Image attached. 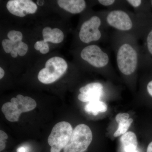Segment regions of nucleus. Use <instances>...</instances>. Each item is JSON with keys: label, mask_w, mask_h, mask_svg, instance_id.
Wrapping results in <instances>:
<instances>
[{"label": "nucleus", "mask_w": 152, "mask_h": 152, "mask_svg": "<svg viewBox=\"0 0 152 152\" xmlns=\"http://www.w3.org/2000/svg\"><path fill=\"white\" fill-rule=\"evenodd\" d=\"M11 56L14 58H17V56H18V52H17V50H16L15 48H14V49H13L12 51L10 53Z\"/></svg>", "instance_id": "nucleus-29"}, {"label": "nucleus", "mask_w": 152, "mask_h": 152, "mask_svg": "<svg viewBox=\"0 0 152 152\" xmlns=\"http://www.w3.org/2000/svg\"><path fill=\"white\" fill-rule=\"evenodd\" d=\"M7 8L11 14L20 17L35 13L38 9L35 3L30 0H10L7 3Z\"/></svg>", "instance_id": "nucleus-9"}, {"label": "nucleus", "mask_w": 152, "mask_h": 152, "mask_svg": "<svg viewBox=\"0 0 152 152\" xmlns=\"http://www.w3.org/2000/svg\"><path fill=\"white\" fill-rule=\"evenodd\" d=\"M130 115L127 113H124L118 114L115 117V120L117 123H118L120 121H123V120H128L129 119Z\"/></svg>", "instance_id": "nucleus-21"}, {"label": "nucleus", "mask_w": 152, "mask_h": 152, "mask_svg": "<svg viewBox=\"0 0 152 152\" xmlns=\"http://www.w3.org/2000/svg\"><path fill=\"white\" fill-rule=\"evenodd\" d=\"M133 121L134 120L133 119L129 118L128 120L120 121L118 123V126L117 131L114 133V137H119L126 133L132 123H133Z\"/></svg>", "instance_id": "nucleus-15"}, {"label": "nucleus", "mask_w": 152, "mask_h": 152, "mask_svg": "<svg viewBox=\"0 0 152 152\" xmlns=\"http://www.w3.org/2000/svg\"><path fill=\"white\" fill-rule=\"evenodd\" d=\"M86 111L94 115H98L99 113H104L107 110V106L104 102L100 100L90 102L85 107Z\"/></svg>", "instance_id": "nucleus-14"}, {"label": "nucleus", "mask_w": 152, "mask_h": 152, "mask_svg": "<svg viewBox=\"0 0 152 152\" xmlns=\"http://www.w3.org/2000/svg\"><path fill=\"white\" fill-rule=\"evenodd\" d=\"M72 127L69 123L62 121L56 124L48 138L50 152H61L67 145L72 134Z\"/></svg>", "instance_id": "nucleus-4"}, {"label": "nucleus", "mask_w": 152, "mask_h": 152, "mask_svg": "<svg viewBox=\"0 0 152 152\" xmlns=\"http://www.w3.org/2000/svg\"><path fill=\"white\" fill-rule=\"evenodd\" d=\"M145 40V51L147 64L148 66L152 67V20L147 28Z\"/></svg>", "instance_id": "nucleus-13"}, {"label": "nucleus", "mask_w": 152, "mask_h": 152, "mask_svg": "<svg viewBox=\"0 0 152 152\" xmlns=\"http://www.w3.org/2000/svg\"><path fill=\"white\" fill-rule=\"evenodd\" d=\"M18 152H26V150L23 147H21V148H19L18 151Z\"/></svg>", "instance_id": "nucleus-33"}, {"label": "nucleus", "mask_w": 152, "mask_h": 152, "mask_svg": "<svg viewBox=\"0 0 152 152\" xmlns=\"http://www.w3.org/2000/svg\"><path fill=\"white\" fill-rule=\"evenodd\" d=\"M98 1L101 5L104 6H111L115 2L114 0H99Z\"/></svg>", "instance_id": "nucleus-24"}, {"label": "nucleus", "mask_w": 152, "mask_h": 152, "mask_svg": "<svg viewBox=\"0 0 152 152\" xmlns=\"http://www.w3.org/2000/svg\"><path fill=\"white\" fill-rule=\"evenodd\" d=\"M7 134L4 131H0V141L5 142L6 140L8 138Z\"/></svg>", "instance_id": "nucleus-27"}, {"label": "nucleus", "mask_w": 152, "mask_h": 152, "mask_svg": "<svg viewBox=\"0 0 152 152\" xmlns=\"http://www.w3.org/2000/svg\"><path fill=\"white\" fill-rule=\"evenodd\" d=\"M93 140L92 132L87 125H77L73 131L67 145L63 152H86Z\"/></svg>", "instance_id": "nucleus-2"}, {"label": "nucleus", "mask_w": 152, "mask_h": 152, "mask_svg": "<svg viewBox=\"0 0 152 152\" xmlns=\"http://www.w3.org/2000/svg\"><path fill=\"white\" fill-rule=\"evenodd\" d=\"M64 39V34L59 29L55 28L52 30L50 37V42L55 44L61 42Z\"/></svg>", "instance_id": "nucleus-16"}, {"label": "nucleus", "mask_w": 152, "mask_h": 152, "mask_svg": "<svg viewBox=\"0 0 152 152\" xmlns=\"http://www.w3.org/2000/svg\"><path fill=\"white\" fill-rule=\"evenodd\" d=\"M101 25V19L94 16L82 25L79 33L80 39L83 42L89 43L99 40L102 34L99 28Z\"/></svg>", "instance_id": "nucleus-7"}, {"label": "nucleus", "mask_w": 152, "mask_h": 152, "mask_svg": "<svg viewBox=\"0 0 152 152\" xmlns=\"http://www.w3.org/2000/svg\"><path fill=\"white\" fill-rule=\"evenodd\" d=\"M145 152H152V140L147 145Z\"/></svg>", "instance_id": "nucleus-28"}, {"label": "nucleus", "mask_w": 152, "mask_h": 152, "mask_svg": "<svg viewBox=\"0 0 152 152\" xmlns=\"http://www.w3.org/2000/svg\"><path fill=\"white\" fill-rule=\"evenodd\" d=\"M49 50H50V49H49L48 44L47 42H45L43 46L39 51L41 53L43 54H45L48 53Z\"/></svg>", "instance_id": "nucleus-25"}, {"label": "nucleus", "mask_w": 152, "mask_h": 152, "mask_svg": "<svg viewBox=\"0 0 152 152\" xmlns=\"http://www.w3.org/2000/svg\"><path fill=\"white\" fill-rule=\"evenodd\" d=\"M117 63L120 72L130 75L135 72L138 64V55L131 45L125 43L120 47L117 54Z\"/></svg>", "instance_id": "nucleus-5"}, {"label": "nucleus", "mask_w": 152, "mask_h": 152, "mask_svg": "<svg viewBox=\"0 0 152 152\" xmlns=\"http://www.w3.org/2000/svg\"><path fill=\"white\" fill-rule=\"evenodd\" d=\"M67 68V64L63 58L53 57L48 60L45 68L39 72L38 80L45 84L54 83L65 74Z\"/></svg>", "instance_id": "nucleus-3"}, {"label": "nucleus", "mask_w": 152, "mask_h": 152, "mask_svg": "<svg viewBox=\"0 0 152 152\" xmlns=\"http://www.w3.org/2000/svg\"><path fill=\"white\" fill-rule=\"evenodd\" d=\"M15 43L9 39H4L2 42L3 49L7 53H11L14 49Z\"/></svg>", "instance_id": "nucleus-19"}, {"label": "nucleus", "mask_w": 152, "mask_h": 152, "mask_svg": "<svg viewBox=\"0 0 152 152\" xmlns=\"http://www.w3.org/2000/svg\"><path fill=\"white\" fill-rule=\"evenodd\" d=\"M36 107L37 103L32 98L18 94L12 98L11 102L4 104L1 110L8 121L14 122L19 121L22 113L31 111Z\"/></svg>", "instance_id": "nucleus-1"}, {"label": "nucleus", "mask_w": 152, "mask_h": 152, "mask_svg": "<svg viewBox=\"0 0 152 152\" xmlns=\"http://www.w3.org/2000/svg\"><path fill=\"white\" fill-rule=\"evenodd\" d=\"M103 86L100 83H93L88 84L80 89L81 93L78 96L79 100L83 102L99 100Z\"/></svg>", "instance_id": "nucleus-10"}, {"label": "nucleus", "mask_w": 152, "mask_h": 152, "mask_svg": "<svg viewBox=\"0 0 152 152\" xmlns=\"http://www.w3.org/2000/svg\"><path fill=\"white\" fill-rule=\"evenodd\" d=\"M120 152H142L138 145L137 136L132 132H127L120 139Z\"/></svg>", "instance_id": "nucleus-11"}, {"label": "nucleus", "mask_w": 152, "mask_h": 152, "mask_svg": "<svg viewBox=\"0 0 152 152\" xmlns=\"http://www.w3.org/2000/svg\"><path fill=\"white\" fill-rule=\"evenodd\" d=\"M60 7L71 13H80L86 8V2L84 0H58Z\"/></svg>", "instance_id": "nucleus-12"}, {"label": "nucleus", "mask_w": 152, "mask_h": 152, "mask_svg": "<svg viewBox=\"0 0 152 152\" xmlns=\"http://www.w3.org/2000/svg\"><path fill=\"white\" fill-rule=\"evenodd\" d=\"M110 26L121 31H128L133 28V22L129 15L122 10H116L109 13L107 18Z\"/></svg>", "instance_id": "nucleus-8"}, {"label": "nucleus", "mask_w": 152, "mask_h": 152, "mask_svg": "<svg viewBox=\"0 0 152 152\" xmlns=\"http://www.w3.org/2000/svg\"><path fill=\"white\" fill-rule=\"evenodd\" d=\"M14 48L16 49L18 54L20 56H23L26 55L28 50L27 45L23 42L16 43Z\"/></svg>", "instance_id": "nucleus-18"}, {"label": "nucleus", "mask_w": 152, "mask_h": 152, "mask_svg": "<svg viewBox=\"0 0 152 152\" xmlns=\"http://www.w3.org/2000/svg\"><path fill=\"white\" fill-rule=\"evenodd\" d=\"M45 41L44 40L37 41L34 45V48L37 50H40L43 46Z\"/></svg>", "instance_id": "nucleus-26"}, {"label": "nucleus", "mask_w": 152, "mask_h": 152, "mask_svg": "<svg viewBox=\"0 0 152 152\" xmlns=\"http://www.w3.org/2000/svg\"><path fill=\"white\" fill-rule=\"evenodd\" d=\"M127 1L135 8L140 7L142 4V1L140 0H128Z\"/></svg>", "instance_id": "nucleus-22"}, {"label": "nucleus", "mask_w": 152, "mask_h": 152, "mask_svg": "<svg viewBox=\"0 0 152 152\" xmlns=\"http://www.w3.org/2000/svg\"><path fill=\"white\" fill-rule=\"evenodd\" d=\"M7 36L9 39L15 43L22 42L23 38V34L21 32L14 30L9 32Z\"/></svg>", "instance_id": "nucleus-17"}, {"label": "nucleus", "mask_w": 152, "mask_h": 152, "mask_svg": "<svg viewBox=\"0 0 152 152\" xmlns=\"http://www.w3.org/2000/svg\"><path fill=\"white\" fill-rule=\"evenodd\" d=\"M146 91L148 95L152 99V79L150 80L147 83Z\"/></svg>", "instance_id": "nucleus-23"}, {"label": "nucleus", "mask_w": 152, "mask_h": 152, "mask_svg": "<svg viewBox=\"0 0 152 152\" xmlns=\"http://www.w3.org/2000/svg\"><path fill=\"white\" fill-rule=\"evenodd\" d=\"M5 142L0 141V151H2L5 148Z\"/></svg>", "instance_id": "nucleus-30"}, {"label": "nucleus", "mask_w": 152, "mask_h": 152, "mask_svg": "<svg viewBox=\"0 0 152 152\" xmlns=\"http://www.w3.org/2000/svg\"><path fill=\"white\" fill-rule=\"evenodd\" d=\"M4 71L1 67L0 68V79H1L4 75Z\"/></svg>", "instance_id": "nucleus-31"}, {"label": "nucleus", "mask_w": 152, "mask_h": 152, "mask_svg": "<svg viewBox=\"0 0 152 152\" xmlns=\"http://www.w3.org/2000/svg\"><path fill=\"white\" fill-rule=\"evenodd\" d=\"M80 55L83 60L95 67H104L109 63V56L96 45L86 47L82 50Z\"/></svg>", "instance_id": "nucleus-6"}, {"label": "nucleus", "mask_w": 152, "mask_h": 152, "mask_svg": "<svg viewBox=\"0 0 152 152\" xmlns=\"http://www.w3.org/2000/svg\"><path fill=\"white\" fill-rule=\"evenodd\" d=\"M37 4L38 5L42 6L44 4V1H37Z\"/></svg>", "instance_id": "nucleus-32"}, {"label": "nucleus", "mask_w": 152, "mask_h": 152, "mask_svg": "<svg viewBox=\"0 0 152 152\" xmlns=\"http://www.w3.org/2000/svg\"><path fill=\"white\" fill-rule=\"evenodd\" d=\"M52 29L49 27H46L44 28L42 31V35L44 41L48 42H50V35L52 31Z\"/></svg>", "instance_id": "nucleus-20"}, {"label": "nucleus", "mask_w": 152, "mask_h": 152, "mask_svg": "<svg viewBox=\"0 0 152 152\" xmlns=\"http://www.w3.org/2000/svg\"></svg>", "instance_id": "nucleus-34"}]
</instances>
